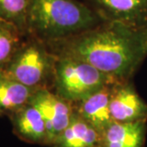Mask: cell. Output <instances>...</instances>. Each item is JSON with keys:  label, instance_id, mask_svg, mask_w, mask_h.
Wrapping results in <instances>:
<instances>
[{"label": "cell", "instance_id": "6da1fadb", "mask_svg": "<svg viewBox=\"0 0 147 147\" xmlns=\"http://www.w3.org/2000/svg\"><path fill=\"white\" fill-rule=\"evenodd\" d=\"M57 57L79 59L117 82L131 80L147 57V29L105 22L76 35L45 43Z\"/></svg>", "mask_w": 147, "mask_h": 147}, {"label": "cell", "instance_id": "7a4b0ae2", "mask_svg": "<svg viewBox=\"0 0 147 147\" xmlns=\"http://www.w3.org/2000/svg\"><path fill=\"white\" fill-rule=\"evenodd\" d=\"M103 21L78 0H32L26 31L44 43L83 33Z\"/></svg>", "mask_w": 147, "mask_h": 147}, {"label": "cell", "instance_id": "3957f363", "mask_svg": "<svg viewBox=\"0 0 147 147\" xmlns=\"http://www.w3.org/2000/svg\"><path fill=\"white\" fill-rule=\"evenodd\" d=\"M57 57L41 40L27 34L4 69L33 90H52Z\"/></svg>", "mask_w": 147, "mask_h": 147}, {"label": "cell", "instance_id": "277c9868", "mask_svg": "<svg viewBox=\"0 0 147 147\" xmlns=\"http://www.w3.org/2000/svg\"><path fill=\"white\" fill-rule=\"evenodd\" d=\"M57 57L52 91L72 104L117 82L84 61L69 57Z\"/></svg>", "mask_w": 147, "mask_h": 147}, {"label": "cell", "instance_id": "5b68a950", "mask_svg": "<svg viewBox=\"0 0 147 147\" xmlns=\"http://www.w3.org/2000/svg\"><path fill=\"white\" fill-rule=\"evenodd\" d=\"M29 102L42 115L47 129V146L51 147L55 139L69 124L74 112L73 104L47 88L36 90Z\"/></svg>", "mask_w": 147, "mask_h": 147}, {"label": "cell", "instance_id": "8992f818", "mask_svg": "<svg viewBox=\"0 0 147 147\" xmlns=\"http://www.w3.org/2000/svg\"><path fill=\"white\" fill-rule=\"evenodd\" d=\"M105 22L147 29V0H84Z\"/></svg>", "mask_w": 147, "mask_h": 147}, {"label": "cell", "instance_id": "52a82bcc", "mask_svg": "<svg viewBox=\"0 0 147 147\" xmlns=\"http://www.w3.org/2000/svg\"><path fill=\"white\" fill-rule=\"evenodd\" d=\"M110 113L112 120L117 123L147 121V103L138 94L131 80L113 84Z\"/></svg>", "mask_w": 147, "mask_h": 147}, {"label": "cell", "instance_id": "ba28073f", "mask_svg": "<svg viewBox=\"0 0 147 147\" xmlns=\"http://www.w3.org/2000/svg\"><path fill=\"white\" fill-rule=\"evenodd\" d=\"M12 131L23 142L47 146L46 125L41 113L30 102L8 117Z\"/></svg>", "mask_w": 147, "mask_h": 147}, {"label": "cell", "instance_id": "9c48e42d", "mask_svg": "<svg viewBox=\"0 0 147 147\" xmlns=\"http://www.w3.org/2000/svg\"><path fill=\"white\" fill-rule=\"evenodd\" d=\"M114 84H108L88 97L73 104L74 111L100 132L113 122L110 113V98Z\"/></svg>", "mask_w": 147, "mask_h": 147}, {"label": "cell", "instance_id": "30bf717a", "mask_svg": "<svg viewBox=\"0 0 147 147\" xmlns=\"http://www.w3.org/2000/svg\"><path fill=\"white\" fill-rule=\"evenodd\" d=\"M146 122H112L100 132V147H145Z\"/></svg>", "mask_w": 147, "mask_h": 147}, {"label": "cell", "instance_id": "8fae6325", "mask_svg": "<svg viewBox=\"0 0 147 147\" xmlns=\"http://www.w3.org/2000/svg\"><path fill=\"white\" fill-rule=\"evenodd\" d=\"M51 147H100V132L74 111L68 127Z\"/></svg>", "mask_w": 147, "mask_h": 147}, {"label": "cell", "instance_id": "7c38bea8", "mask_svg": "<svg viewBox=\"0 0 147 147\" xmlns=\"http://www.w3.org/2000/svg\"><path fill=\"white\" fill-rule=\"evenodd\" d=\"M34 92L11 76L4 69H0V115H11L29 103Z\"/></svg>", "mask_w": 147, "mask_h": 147}, {"label": "cell", "instance_id": "4fadbf2b", "mask_svg": "<svg viewBox=\"0 0 147 147\" xmlns=\"http://www.w3.org/2000/svg\"><path fill=\"white\" fill-rule=\"evenodd\" d=\"M26 34L16 25L0 18V69L8 63Z\"/></svg>", "mask_w": 147, "mask_h": 147}, {"label": "cell", "instance_id": "5bb4252c", "mask_svg": "<svg viewBox=\"0 0 147 147\" xmlns=\"http://www.w3.org/2000/svg\"><path fill=\"white\" fill-rule=\"evenodd\" d=\"M32 0H0V18L27 34V16Z\"/></svg>", "mask_w": 147, "mask_h": 147}]
</instances>
